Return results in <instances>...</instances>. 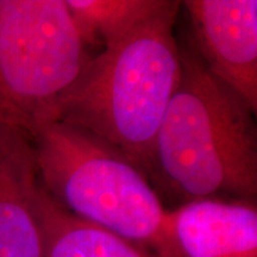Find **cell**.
<instances>
[{
	"label": "cell",
	"mask_w": 257,
	"mask_h": 257,
	"mask_svg": "<svg viewBox=\"0 0 257 257\" xmlns=\"http://www.w3.org/2000/svg\"><path fill=\"white\" fill-rule=\"evenodd\" d=\"M38 185L30 136L0 125V257H42L35 210Z\"/></svg>",
	"instance_id": "cell-7"
},
{
	"label": "cell",
	"mask_w": 257,
	"mask_h": 257,
	"mask_svg": "<svg viewBox=\"0 0 257 257\" xmlns=\"http://www.w3.org/2000/svg\"><path fill=\"white\" fill-rule=\"evenodd\" d=\"M189 41L217 79L257 112V2L187 0Z\"/></svg>",
	"instance_id": "cell-5"
},
{
	"label": "cell",
	"mask_w": 257,
	"mask_h": 257,
	"mask_svg": "<svg viewBox=\"0 0 257 257\" xmlns=\"http://www.w3.org/2000/svg\"><path fill=\"white\" fill-rule=\"evenodd\" d=\"M179 82L159 127L149 176L181 204H256V113L210 73L191 42L179 43Z\"/></svg>",
	"instance_id": "cell-1"
},
{
	"label": "cell",
	"mask_w": 257,
	"mask_h": 257,
	"mask_svg": "<svg viewBox=\"0 0 257 257\" xmlns=\"http://www.w3.org/2000/svg\"><path fill=\"white\" fill-rule=\"evenodd\" d=\"M31 142L40 184L63 210L157 257H174L169 210L119 150L61 120L38 128Z\"/></svg>",
	"instance_id": "cell-3"
},
{
	"label": "cell",
	"mask_w": 257,
	"mask_h": 257,
	"mask_svg": "<svg viewBox=\"0 0 257 257\" xmlns=\"http://www.w3.org/2000/svg\"><path fill=\"white\" fill-rule=\"evenodd\" d=\"M86 46L105 48L123 40L165 5L166 0H64Z\"/></svg>",
	"instance_id": "cell-9"
},
{
	"label": "cell",
	"mask_w": 257,
	"mask_h": 257,
	"mask_svg": "<svg viewBox=\"0 0 257 257\" xmlns=\"http://www.w3.org/2000/svg\"><path fill=\"white\" fill-rule=\"evenodd\" d=\"M35 210L42 257H157L111 231L73 216L38 185Z\"/></svg>",
	"instance_id": "cell-8"
},
{
	"label": "cell",
	"mask_w": 257,
	"mask_h": 257,
	"mask_svg": "<svg viewBox=\"0 0 257 257\" xmlns=\"http://www.w3.org/2000/svg\"><path fill=\"white\" fill-rule=\"evenodd\" d=\"M89 59L64 0H0V125L31 138L59 119Z\"/></svg>",
	"instance_id": "cell-4"
},
{
	"label": "cell",
	"mask_w": 257,
	"mask_h": 257,
	"mask_svg": "<svg viewBox=\"0 0 257 257\" xmlns=\"http://www.w3.org/2000/svg\"><path fill=\"white\" fill-rule=\"evenodd\" d=\"M180 2L91 57L61 99L59 119L114 147L147 176L154 144L180 78L174 35Z\"/></svg>",
	"instance_id": "cell-2"
},
{
	"label": "cell",
	"mask_w": 257,
	"mask_h": 257,
	"mask_svg": "<svg viewBox=\"0 0 257 257\" xmlns=\"http://www.w3.org/2000/svg\"><path fill=\"white\" fill-rule=\"evenodd\" d=\"M168 214L174 257H257L256 204L199 199Z\"/></svg>",
	"instance_id": "cell-6"
}]
</instances>
